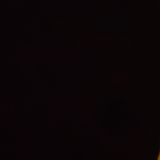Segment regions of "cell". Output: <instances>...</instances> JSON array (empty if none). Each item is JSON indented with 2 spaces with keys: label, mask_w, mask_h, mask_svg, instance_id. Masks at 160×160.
<instances>
[{
  "label": "cell",
  "mask_w": 160,
  "mask_h": 160,
  "mask_svg": "<svg viewBox=\"0 0 160 160\" xmlns=\"http://www.w3.org/2000/svg\"><path fill=\"white\" fill-rule=\"evenodd\" d=\"M160 160V154H159V156H158V160Z\"/></svg>",
  "instance_id": "cell-1"
}]
</instances>
